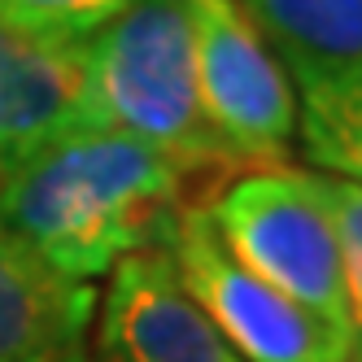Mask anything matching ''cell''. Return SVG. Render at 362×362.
Listing matches in <instances>:
<instances>
[{"label":"cell","instance_id":"30bf717a","mask_svg":"<svg viewBox=\"0 0 362 362\" xmlns=\"http://www.w3.org/2000/svg\"><path fill=\"white\" fill-rule=\"evenodd\" d=\"M297 140L310 170L362 184V79L297 88Z\"/></svg>","mask_w":362,"mask_h":362},{"label":"cell","instance_id":"6da1fadb","mask_svg":"<svg viewBox=\"0 0 362 362\" xmlns=\"http://www.w3.org/2000/svg\"><path fill=\"white\" fill-rule=\"evenodd\" d=\"M188 184L162 148L79 122L0 179V227L53 275L92 284L122 257L166 245Z\"/></svg>","mask_w":362,"mask_h":362},{"label":"cell","instance_id":"277c9868","mask_svg":"<svg viewBox=\"0 0 362 362\" xmlns=\"http://www.w3.org/2000/svg\"><path fill=\"white\" fill-rule=\"evenodd\" d=\"M205 319L240 362H345L354 341L257 279L218 236L205 205H184L162 245Z\"/></svg>","mask_w":362,"mask_h":362},{"label":"cell","instance_id":"ba28073f","mask_svg":"<svg viewBox=\"0 0 362 362\" xmlns=\"http://www.w3.org/2000/svg\"><path fill=\"white\" fill-rule=\"evenodd\" d=\"M92 284L40 267L0 227V362H92Z\"/></svg>","mask_w":362,"mask_h":362},{"label":"cell","instance_id":"8fae6325","mask_svg":"<svg viewBox=\"0 0 362 362\" xmlns=\"http://www.w3.org/2000/svg\"><path fill=\"white\" fill-rule=\"evenodd\" d=\"M323 210L336 231V257H341V284H345V310H349V336L362 354V184L336 179L323 170H310Z\"/></svg>","mask_w":362,"mask_h":362},{"label":"cell","instance_id":"4fadbf2b","mask_svg":"<svg viewBox=\"0 0 362 362\" xmlns=\"http://www.w3.org/2000/svg\"><path fill=\"white\" fill-rule=\"evenodd\" d=\"M345 362H362V354H354V358H345Z\"/></svg>","mask_w":362,"mask_h":362},{"label":"cell","instance_id":"8992f818","mask_svg":"<svg viewBox=\"0 0 362 362\" xmlns=\"http://www.w3.org/2000/svg\"><path fill=\"white\" fill-rule=\"evenodd\" d=\"M88 354L92 362H240L184 288L166 249L132 253L110 271Z\"/></svg>","mask_w":362,"mask_h":362},{"label":"cell","instance_id":"52a82bcc","mask_svg":"<svg viewBox=\"0 0 362 362\" xmlns=\"http://www.w3.org/2000/svg\"><path fill=\"white\" fill-rule=\"evenodd\" d=\"M83 44L31 31L0 5V179L83 122Z\"/></svg>","mask_w":362,"mask_h":362},{"label":"cell","instance_id":"5b68a950","mask_svg":"<svg viewBox=\"0 0 362 362\" xmlns=\"http://www.w3.org/2000/svg\"><path fill=\"white\" fill-rule=\"evenodd\" d=\"M192 22L197 88L236 170L288 166L297 140V88L240 13L236 0H184Z\"/></svg>","mask_w":362,"mask_h":362},{"label":"cell","instance_id":"7c38bea8","mask_svg":"<svg viewBox=\"0 0 362 362\" xmlns=\"http://www.w3.org/2000/svg\"><path fill=\"white\" fill-rule=\"evenodd\" d=\"M0 5L40 35L83 44L88 35H96L105 27L127 0H0Z\"/></svg>","mask_w":362,"mask_h":362},{"label":"cell","instance_id":"9c48e42d","mask_svg":"<svg viewBox=\"0 0 362 362\" xmlns=\"http://www.w3.org/2000/svg\"><path fill=\"white\" fill-rule=\"evenodd\" d=\"M293 88L362 79V0H236Z\"/></svg>","mask_w":362,"mask_h":362},{"label":"cell","instance_id":"3957f363","mask_svg":"<svg viewBox=\"0 0 362 362\" xmlns=\"http://www.w3.org/2000/svg\"><path fill=\"white\" fill-rule=\"evenodd\" d=\"M205 210H210L223 245L257 279H267L275 293L310 310L332 332L349 336L336 231L315 184H310V170H240L223 184V192H214V201H205Z\"/></svg>","mask_w":362,"mask_h":362},{"label":"cell","instance_id":"7a4b0ae2","mask_svg":"<svg viewBox=\"0 0 362 362\" xmlns=\"http://www.w3.org/2000/svg\"><path fill=\"white\" fill-rule=\"evenodd\" d=\"M83 122L114 127L162 148L192 179L231 175L197 88L192 22L184 0H127L83 40Z\"/></svg>","mask_w":362,"mask_h":362}]
</instances>
